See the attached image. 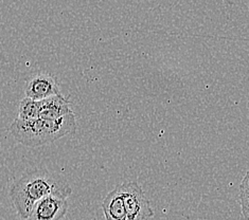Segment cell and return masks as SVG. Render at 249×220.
Listing matches in <instances>:
<instances>
[{"label":"cell","mask_w":249,"mask_h":220,"mask_svg":"<svg viewBox=\"0 0 249 220\" xmlns=\"http://www.w3.org/2000/svg\"><path fill=\"white\" fill-rule=\"evenodd\" d=\"M72 193L69 182L56 172L32 169L22 174L10 188V198L21 219L27 220L36 202L50 195L68 198Z\"/></svg>","instance_id":"obj_1"},{"label":"cell","mask_w":249,"mask_h":220,"mask_svg":"<svg viewBox=\"0 0 249 220\" xmlns=\"http://www.w3.org/2000/svg\"><path fill=\"white\" fill-rule=\"evenodd\" d=\"M76 132L73 112L55 120L37 118L33 121L16 120L11 124L10 134L19 143L29 147H38L52 143Z\"/></svg>","instance_id":"obj_2"},{"label":"cell","mask_w":249,"mask_h":220,"mask_svg":"<svg viewBox=\"0 0 249 220\" xmlns=\"http://www.w3.org/2000/svg\"><path fill=\"white\" fill-rule=\"evenodd\" d=\"M126 211V220H150L154 211L143 189L137 182L128 181L118 184Z\"/></svg>","instance_id":"obj_3"},{"label":"cell","mask_w":249,"mask_h":220,"mask_svg":"<svg viewBox=\"0 0 249 220\" xmlns=\"http://www.w3.org/2000/svg\"><path fill=\"white\" fill-rule=\"evenodd\" d=\"M67 198L50 195L35 203L27 220H62L68 211Z\"/></svg>","instance_id":"obj_4"},{"label":"cell","mask_w":249,"mask_h":220,"mask_svg":"<svg viewBox=\"0 0 249 220\" xmlns=\"http://www.w3.org/2000/svg\"><path fill=\"white\" fill-rule=\"evenodd\" d=\"M26 98L43 101L62 94L54 77L48 73H37L29 77L25 86Z\"/></svg>","instance_id":"obj_5"},{"label":"cell","mask_w":249,"mask_h":220,"mask_svg":"<svg viewBox=\"0 0 249 220\" xmlns=\"http://www.w3.org/2000/svg\"><path fill=\"white\" fill-rule=\"evenodd\" d=\"M70 112H72V110L70 109L69 101L63 94L40 101V118L44 120H55Z\"/></svg>","instance_id":"obj_6"},{"label":"cell","mask_w":249,"mask_h":220,"mask_svg":"<svg viewBox=\"0 0 249 220\" xmlns=\"http://www.w3.org/2000/svg\"><path fill=\"white\" fill-rule=\"evenodd\" d=\"M102 210L106 220H126V211L119 186L106 195L102 202Z\"/></svg>","instance_id":"obj_7"},{"label":"cell","mask_w":249,"mask_h":220,"mask_svg":"<svg viewBox=\"0 0 249 220\" xmlns=\"http://www.w3.org/2000/svg\"><path fill=\"white\" fill-rule=\"evenodd\" d=\"M40 118V101L23 98L18 107L17 118L21 121H33Z\"/></svg>","instance_id":"obj_8"},{"label":"cell","mask_w":249,"mask_h":220,"mask_svg":"<svg viewBox=\"0 0 249 220\" xmlns=\"http://www.w3.org/2000/svg\"><path fill=\"white\" fill-rule=\"evenodd\" d=\"M239 197L243 217L245 220H249V169L240 184Z\"/></svg>","instance_id":"obj_9"},{"label":"cell","mask_w":249,"mask_h":220,"mask_svg":"<svg viewBox=\"0 0 249 220\" xmlns=\"http://www.w3.org/2000/svg\"><path fill=\"white\" fill-rule=\"evenodd\" d=\"M248 9H249V2H248Z\"/></svg>","instance_id":"obj_10"}]
</instances>
